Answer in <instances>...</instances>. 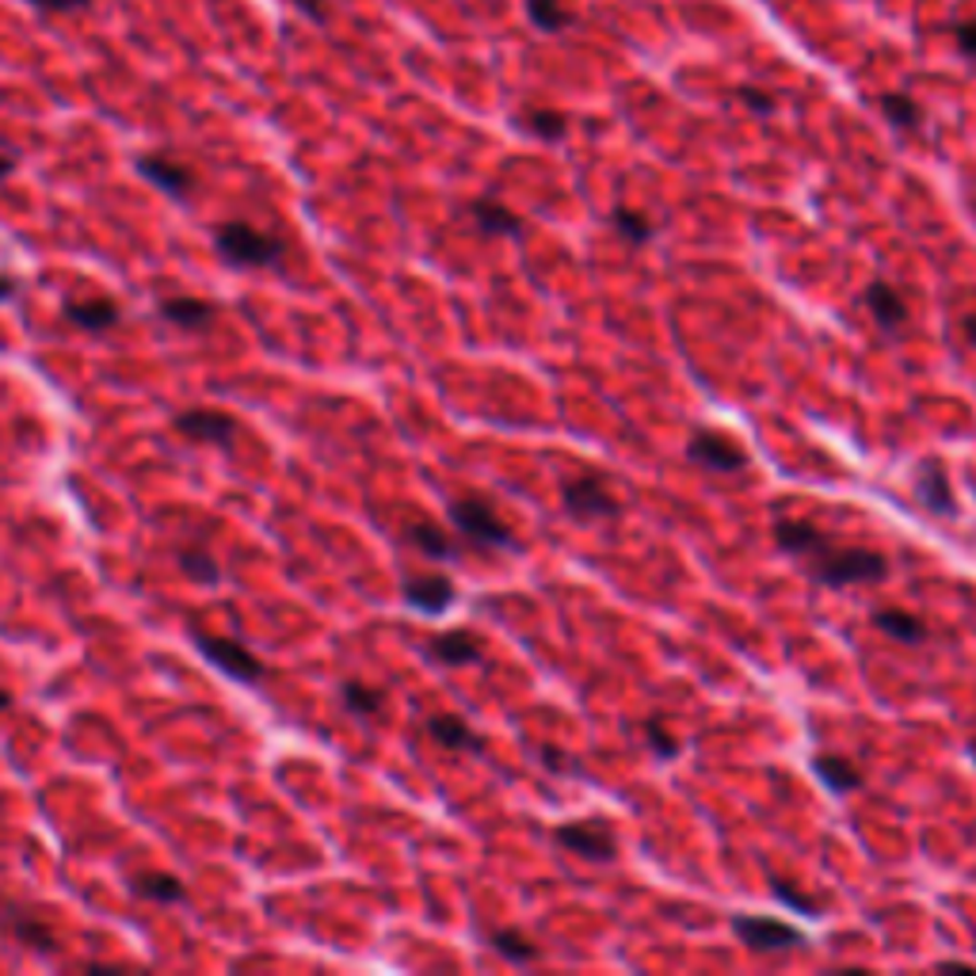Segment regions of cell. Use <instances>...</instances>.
Returning <instances> with one entry per match:
<instances>
[{"label":"cell","mask_w":976,"mask_h":976,"mask_svg":"<svg viewBox=\"0 0 976 976\" xmlns=\"http://www.w3.org/2000/svg\"><path fill=\"white\" fill-rule=\"evenodd\" d=\"M214 252L226 267L237 271H260L278 267L286 255V241L271 229H255L252 222H222L214 229Z\"/></svg>","instance_id":"1"},{"label":"cell","mask_w":976,"mask_h":976,"mask_svg":"<svg viewBox=\"0 0 976 976\" xmlns=\"http://www.w3.org/2000/svg\"><path fill=\"white\" fill-rule=\"evenodd\" d=\"M809 572V580H817L820 587H858V584H878L889 576V561L878 549H835L828 546L824 554H817L812 561L801 564Z\"/></svg>","instance_id":"2"},{"label":"cell","mask_w":976,"mask_h":976,"mask_svg":"<svg viewBox=\"0 0 976 976\" xmlns=\"http://www.w3.org/2000/svg\"><path fill=\"white\" fill-rule=\"evenodd\" d=\"M191 641H195L203 660H211L214 668H222L229 679H237V683L260 687L263 679H267V664H263L245 641L222 638V633H206V630H191Z\"/></svg>","instance_id":"3"},{"label":"cell","mask_w":976,"mask_h":976,"mask_svg":"<svg viewBox=\"0 0 976 976\" xmlns=\"http://www.w3.org/2000/svg\"><path fill=\"white\" fill-rule=\"evenodd\" d=\"M447 519H451L454 531H459L462 538H466L469 546H477V549H503V546L515 541L511 538V531H508V523L496 515V508L488 500H481V496H462V500H451Z\"/></svg>","instance_id":"4"},{"label":"cell","mask_w":976,"mask_h":976,"mask_svg":"<svg viewBox=\"0 0 976 976\" xmlns=\"http://www.w3.org/2000/svg\"><path fill=\"white\" fill-rule=\"evenodd\" d=\"M554 843L569 850V855L587 858V862H615L618 855V835L607 817H584V820H569V824H557Z\"/></svg>","instance_id":"5"},{"label":"cell","mask_w":976,"mask_h":976,"mask_svg":"<svg viewBox=\"0 0 976 976\" xmlns=\"http://www.w3.org/2000/svg\"><path fill=\"white\" fill-rule=\"evenodd\" d=\"M172 431L191 443L218 447V451H234L241 439V420L226 408H188V413L172 416Z\"/></svg>","instance_id":"6"},{"label":"cell","mask_w":976,"mask_h":976,"mask_svg":"<svg viewBox=\"0 0 976 976\" xmlns=\"http://www.w3.org/2000/svg\"><path fill=\"white\" fill-rule=\"evenodd\" d=\"M0 931H4L15 947L35 950V954H43V957H50L53 950H58V931L20 901H0Z\"/></svg>","instance_id":"7"},{"label":"cell","mask_w":976,"mask_h":976,"mask_svg":"<svg viewBox=\"0 0 976 976\" xmlns=\"http://www.w3.org/2000/svg\"><path fill=\"white\" fill-rule=\"evenodd\" d=\"M561 503L576 523H592V519H615L622 511V503L610 496V488L603 477L595 474H580L572 481H564L561 488Z\"/></svg>","instance_id":"8"},{"label":"cell","mask_w":976,"mask_h":976,"mask_svg":"<svg viewBox=\"0 0 976 976\" xmlns=\"http://www.w3.org/2000/svg\"><path fill=\"white\" fill-rule=\"evenodd\" d=\"M733 935L755 954H786V950L805 947V935L797 927L771 916H733Z\"/></svg>","instance_id":"9"},{"label":"cell","mask_w":976,"mask_h":976,"mask_svg":"<svg viewBox=\"0 0 976 976\" xmlns=\"http://www.w3.org/2000/svg\"><path fill=\"white\" fill-rule=\"evenodd\" d=\"M687 459L694 466L710 469V474H743L748 469V451L740 443H733L722 431H706L699 428L691 439H687Z\"/></svg>","instance_id":"10"},{"label":"cell","mask_w":976,"mask_h":976,"mask_svg":"<svg viewBox=\"0 0 976 976\" xmlns=\"http://www.w3.org/2000/svg\"><path fill=\"white\" fill-rule=\"evenodd\" d=\"M138 176H142L145 183H153L157 191H165L168 199H191L199 188V176L191 165H183V160H172L165 157V153H142V157L134 160Z\"/></svg>","instance_id":"11"},{"label":"cell","mask_w":976,"mask_h":976,"mask_svg":"<svg viewBox=\"0 0 976 976\" xmlns=\"http://www.w3.org/2000/svg\"><path fill=\"white\" fill-rule=\"evenodd\" d=\"M401 595H405L408 607L420 610V615H443V610H451L454 599H459V587H454V580L443 576V572H413V576H405V584H401Z\"/></svg>","instance_id":"12"},{"label":"cell","mask_w":976,"mask_h":976,"mask_svg":"<svg viewBox=\"0 0 976 976\" xmlns=\"http://www.w3.org/2000/svg\"><path fill=\"white\" fill-rule=\"evenodd\" d=\"M912 488H916V500L924 503L931 515H954L957 511V500H954V485H950V474H947V462L942 459H924L916 466V477H912Z\"/></svg>","instance_id":"13"},{"label":"cell","mask_w":976,"mask_h":976,"mask_svg":"<svg viewBox=\"0 0 976 976\" xmlns=\"http://www.w3.org/2000/svg\"><path fill=\"white\" fill-rule=\"evenodd\" d=\"M424 656L431 664H443V668H466V664H477L485 656V641L469 630H443L424 641Z\"/></svg>","instance_id":"14"},{"label":"cell","mask_w":976,"mask_h":976,"mask_svg":"<svg viewBox=\"0 0 976 976\" xmlns=\"http://www.w3.org/2000/svg\"><path fill=\"white\" fill-rule=\"evenodd\" d=\"M61 317H66L73 329L99 336V332H111L115 324L122 321V309H119V301L107 298V294H92V298H66L61 301Z\"/></svg>","instance_id":"15"},{"label":"cell","mask_w":976,"mask_h":976,"mask_svg":"<svg viewBox=\"0 0 976 976\" xmlns=\"http://www.w3.org/2000/svg\"><path fill=\"white\" fill-rule=\"evenodd\" d=\"M157 317L183 332H206L218 317V306L211 298H195V294H168L157 301Z\"/></svg>","instance_id":"16"},{"label":"cell","mask_w":976,"mask_h":976,"mask_svg":"<svg viewBox=\"0 0 976 976\" xmlns=\"http://www.w3.org/2000/svg\"><path fill=\"white\" fill-rule=\"evenodd\" d=\"M774 541H778L782 554L797 557L801 564L812 561L817 554H824L828 546H835V541L828 538L817 523H809V519H782V523H774Z\"/></svg>","instance_id":"17"},{"label":"cell","mask_w":976,"mask_h":976,"mask_svg":"<svg viewBox=\"0 0 976 976\" xmlns=\"http://www.w3.org/2000/svg\"><path fill=\"white\" fill-rule=\"evenodd\" d=\"M130 893L138 901H150V904H183L188 901V885H183L176 873L165 870H142V873H130Z\"/></svg>","instance_id":"18"},{"label":"cell","mask_w":976,"mask_h":976,"mask_svg":"<svg viewBox=\"0 0 976 976\" xmlns=\"http://www.w3.org/2000/svg\"><path fill=\"white\" fill-rule=\"evenodd\" d=\"M466 214L485 237H519L523 234V218H519L511 206H503L500 199H474V203L466 206Z\"/></svg>","instance_id":"19"},{"label":"cell","mask_w":976,"mask_h":976,"mask_svg":"<svg viewBox=\"0 0 976 976\" xmlns=\"http://www.w3.org/2000/svg\"><path fill=\"white\" fill-rule=\"evenodd\" d=\"M424 733L447 751H485V740L459 714H431L424 722Z\"/></svg>","instance_id":"20"},{"label":"cell","mask_w":976,"mask_h":976,"mask_svg":"<svg viewBox=\"0 0 976 976\" xmlns=\"http://www.w3.org/2000/svg\"><path fill=\"white\" fill-rule=\"evenodd\" d=\"M405 541L416 549V554L431 557V561H459V557H462L459 541H454L451 534L443 531V526L424 523V519H420V523H408L405 526Z\"/></svg>","instance_id":"21"},{"label":"cell","mask_w":976,"mask_h":976,"mask_svg":"<svg viewBox=\"0 0 976 976\" xmlns=\"http://www.w3.org/2000/svg\"><path fill=\"white\" fill-rule=\"evenodd\" d=\"M812 771H817V778L824 782L832 794H855V789H862V771H858L847 755L817 751V755H812Z\"/></svg>","instance_id":"22"},{"label":"cell","mask_w":976,"mask_h":976,"mask_svg":"<svg viewBox=\"0 0 976 976\" xmlns=\"http://www.w3.org/2000/svg\"><path fill=\"white\" fill-rule=\"evenodd\" d=\"M862 306L870 309V317L881 324V329H901L908 321V306L901 301V294L893 290L889 283H870L862 290Z\"/></svg>","instance_id":"23"},{"label":"cell","mask_w":976,"mask_h":976,"mask_svg":"<svg viewBox=\"0 0 976 976\" xmlns=\"http://www.w3.org/2000/svg\"><path fill=\"white\" fill-rule=\"evenodd\" d=\"M340 706L352 717L370 722V717H378L385 710V691L382 687L359 683V679H347V683H340Z\"/></svg>","instance_id":"24"},{"label":"cell","mask_w":976,"mask_h":976,"mask_svg":"<svg viewBox=\"0 0 976 976\" xmlns=\"http://www.w3.org/2000/svg\"><path fill=\"white\" fill-rule=\"evenodd\" d=\"M873 626L881 633H889L893 641H904V645H919L927 641V626L919 618H912L908 610H896V607H878L873 610Z\"/></svg>","instance_id":"25"},{"label":"cell","mask_w":976,"mask_h":976,"mask_svg":"<svg viewBox=\"0 0 976 976\" xmlns=\"http://www.w3.org/2000/svg\"><path fill=\"white\" fill-rule=\"evenodd\" d=\"M488 947H492L496 954H500L503 962H511V965H531V962H538L541 957L538 942H534L531 935H523V931H511V927L488 935Z\"/></svg>","instance_id":"26"},{"label":"cell","mask_w":976,"mask_h":976,"mask_svg":"<svg viewBox=\"0 0 976 976\" xmlns=\"http://www.w3.org/2000/svg\"><path fill=\"white\" fill-rule=\"evenodd\" d=\"M515 122L526 130V134L541 138V142H561V138L569 134V119H564L561 111H546V107H531V111H523Z\"/></svg>","instance_id":"27"},{"label":"cell","mask_w":976,"mask_h":976,"mask_svg":"<svg viewBox=\"0 0 976 976\" xmlns=\"http://www.w3.org/2000/svg\"><path fill=\"white\" fill-rule=\"evenodd\" d=\"M610 226H615V234L626 237L633 248L648 245L653 241V234H656L653 222H648L641 211H633V206H615V211H610Z\"/></svg>","instance_id":"28"},{"label":"cell","mask_w":976,"mask_h":976,"mask_svg":"<svg viewBox=\"0 0 976 976\" xmlns=\"http://www.w3.org/2000/svg\"><path fill=\"white\" fill-rule=\"evenodd\" d=\"M878 107L896 130H919V122H924V107L912 96H904V92H885L878 99Z\"/></svg>","instance_id":"29"},{"label":"cell","mask_w":976,"mask_h":976,"mask_svg":"<svg viewBox=\"0 0 976 976\" xmlns=\"http://www.w3.org/2000/svg\"><path fill=\"white\" fill-rule=\"evenodd\" d=\"M180 569H183V576L195 580V584H218L222 580V564L214 561V554H206V549H199V546L180 549Z\"/></svg>","instance_id":"30"},{"label":"cell","mask_w":976,"mask_h":976,"mask_svg":"<svg viewBox=\"0 0 976 976\" xmlns=\"http://www.w3.org/2000/svg\"><path fill=\"white\" fill-rule=\"evenodd\" d=\"M526 15H531V23L538 31H546V35H557V31L569 27V15H564V4L561 0H523Z\"/></svg>","instance_id":"31"},{"label":"cell","mask_w":976,"mask_h":976,"mask_svg":"<svg viewBox=\"0 0 976 976\" xmlns=\"http://www.w3.org/2000/svg\"><path fill=\"white\" fill-rule=\"evenodd\" d=\"M641 733H645L648 751H656V755H660V759L679 755V740H676V736H671V729L660 722V717H648V722L641 725Z\"/></svg>","instance_id":"32"},{"label":"cell","mask_w":976,"mask_h":976,"mask_svg":"<svg viewBox=\"0 0 976 976\" xmlns=\"http://www.w3.org/2000/svg\"><path fill=\"white\" fill-rule=\"evenodd\" d=\"M771 885H774V896H782V901H786L789 908H797V912H809V916H812V912H820V908H817V901H809V896L794 893V885H789L786 878H774Z\"/></svg>","instance_id":"33"},{"label":"cell","mask_w":976,"mask_h":976,"mask_svg":"<svg viewBox=\"0 0 976 976\" xmlns=\"http://www.w3.org/2000/svg\"><path fill=\"white\" fill-rule=\"evenodd\" d=\"M736 99H740V104H748L755 115H771L774 111V96H766L763 88H751V84H748V88H736Z\"/></svg>","instance_id":"34"},{"label":"cell","mask_w":976,"mask_h":976,"mask_svg":"<svg viewBox=\"0 0 976 976\" xmlns=\"http://www.w3.org/2000/svg\"><path fill=\"white\" fill-rule=\"evenodd\" d=\"M31 8H38V12L46 15H69V12H84V8H92V0H27Z\"/></svg>","instance_id":"35"},{"label":"cell","mask_w":976,"mask_h":976,"mask_svg":"<svg viewBox=\"0 0 976 976\" xmlns=\"http://www.w3.org/2000/svg\"><path fill=\"white\" fill-rule=\"evenodd\" d=\"M538 759H541V766H546V771H554V774H572L569 755H564V751H557V748H538Z\"/></svg>","instance_id":"36"},{"label":"cell","mask_w":976,"mask_h":976,"mask_svg":"<svg viewBox=\"0 0 976 976\" xmlns=\"http://www.w3.org/2000/svg\"><path fill=\"white\" fill-rule=\"evenodd\" d=\"M957 38V50H962V58L976 61V23H962V27L954 31Z\"/></svg>","instance_id":"37"},{"label":"cell","mask_w":976,"mask_h":976,"mask_svg":"<svg viewBox=\"0 0 976 976\" xmlns=\"http://www.w3.org/2000/svg\"><path fill=\"white\" fill-rule=\"evenodd\" d=\"M23 294V283L15 275H8V271H0V306H8V301H15Z\"/></svg>","instance_id":"38"},{"label":"cell","mask_w":976,"mask_h":976,"mask_svg":"<svg viewBox=\"0 0 976 976\" xmlns=\"http://www.w3.org/2000/svg\"><path fill=\"white\" fill-rule=\"evenodd\" d=\"M294 4H298L301 12H306L313 23H324V20H329V8H324V0H294Z\"/></svg>","instance_id":"39"},{"label":"cell","mask_w":976,"mask_h":976,"mask_svg":"<svg viewBox=\"0 0 976 976\" xmlns=\"http://www.w3.org/2000/svg\"><path fill=\"white\" fill-rule=\"evenodd\" d=\"M12 172H15V157H8V153H0V183H4Z\"/></svg>","instance_id":"40"},{"label":"cell","mask_w":976,"mask_h":976,"mask_svg":"<svg viewBox=\"0 0 976 976\" xmlns=\"http://www.w3.org/2000/svg\"><path fill=\"white\" fill-rule=\"evenodd\" d=\"M962 329H965V340H969V344L976 347V317H965Z\"/></svg>","instance_id":"41"},{"label":"cell","mask_w":976,"mask_h":976,"mask_svg":"<svg viewBox=\"0 0 976 976\" xmlns=\"http://www.w3.org/2000/svg\"><path fill=\"white\" fill-rule=\"evenodd\" d=\"M12 706H15V694L0 687V714H8V710H12Z\"/></svg>","instance_id":"42"}]
</instances>
